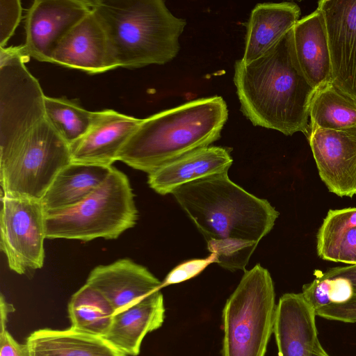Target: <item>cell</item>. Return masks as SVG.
I'll use <instances>...</instances> for the list:
<instances>
[{"label":"cell","instance_id":"cell-1","mask_svg":"<svg viewBox=\"0 0 356 356\" xmlns=\"http://www.w3.org/2000/svg\"><path fill=\"white\" fill-rule=\"evenodd\" d=\"M172 194L204 236L215 263L229 270H245L279 216L269 202L233 182L227 172L187 183Z\"/></svg>","mask_w":356,"mask_h":356},{"label":"cell","instance_id":"cell-2","mask_svg":"<svg viewBox=\"0 0 356 356\" xmlns=\"http://www.w3.org/2000/svg\"><path fill=\"white\" fill-rule=\"evenodd\" d=\"M234 83L243 114L254 126L286 136L309 134L315 89L295 56L292 29L259 58L234 64Z\"/></svg>","mask_w":356,"mask_h":356},{"label":"cell","instance_id":"cell-3","mask_svg":"<svg viewBox=\"0 0 356 356\" xmlns=\"http://www.w3.org/2000/svg\"><path fill=\"white\" fill-rule=\"evenodd\" d=\"M228 110L220 96L201 98L142 119L118 161L150 174L220 137Z\"/></svg>","mask_w":356,"mask_h":356},{"label":"cell","instance_id":"cell-4","mask_svg":"<svg viewBox=\"0 0 356 356\" xmlns=\"http://www.w3.org/2000/svg\"><path fill=\"white\" fill-rule=\"evenodd\" d=\"M107 39L114 68L163 65L177 55L186 21L162 0H88Z\"/></svg>","mask_w":356,"mask_h":356},{"label":"cell","instance_id":"cell-5","mask_svg":"<svg viewBox=\"0 0 356 356\" xmlns=\"http://www.w3.org/2000/svg\"><path fill=\"white\" fill-rule=\"evenodd\" d=\"M138 212L127 176L113 166L104 181L76 205L46 213L49 239H116L136 224Z\"/></svg>","mask_w":356,"mask_h":356},{"label":"cell","instance_id":"cell-6","mask_svg":"<svg viewBox=\"0 0 356 356\" xmlns=\"http://www.w3.org/2000/svg\"><path fill=\"white\" fill-rule=\"evenodd\" d=\"M276 308L268 270L258 264L245 270L222 311V356H265Z\"/></svg>","mask_w":356,"mask_h":356},{"label":"cell","instance_id":"cell-7","mask_svg":"<svg viewBox=\"0 0 356 356\" xmlns=\"http://www.w3.org/2000/svg\"><path fill=\"white\" fill-rule=\"evenodd\" d=\"M70 163V145L44 118L22 143L0 156L3 195L40 200L58 172Z\"/></svg>","mask_w":356,"mask_h":356},{"label":"cell","instance_id":"cell-8","mask_svg":"<svg viewBox=\"0 0 356 356\" xmlns=\"http://www.w3.org/2000/svg\"><path fill=\"white\" fill-rule=\"evenodd\" d=\"M23 45L0 47V156L22 143L45 118L38 81L25 65Z\"/></svg>","mask_w":356,"mask_h":356},{"label":"cell","instance_id":"cell-9","mask_svg":"<svg viewBox=\"0 0 356 356\" xmlns=\"http://www.w3.org/2000/svg\"><path fill=\"white\" fill-rule=\"evenodd\" d=\"M45 218L39 200L1 197L0 245L11 270L23 275L43 266Z\"/></svg>","mask_w":356,"mask_h":356},{"label":"cell","instance_id":"cell-10","mask_svg":"<svg viewBox=\"0 0 356 356\" xmlns=\"http://www.w3.org/2000/svg\"><path fill=\"white\" fill-rule=\"evenodd\" d=\"M90 11L88 0H35L25 19L27 56L51 63L60 42Z\"/></svg>","mask_w":356,"mask_h":356},{"label":"cell","instance_id":"cell-11","mask_svg":"<svg viewBox=\"0 0 356 356\" xmlns=\"http://www.w3.org/2000/svg\"><path fill=\"white\" fill-rule=\"evenodd\" d=\"M321 180L339 197L356 195V127L318 129L307 136Z\"/></svg>","mask_w":356,"mask_h":356},{"label":"cell","instance_id":"cell-12","mask_svg":"<svg viewBox=\"0 0 356 356\" xmlns=\"http://www.w3.org/2000/svg\"><path fill=\"white\" fill-rule=\"evenodd\" d=\"M327 32L332 81L356 99V0H321Z\"/></svg>","mask_w":356,"mask_h":356},{"label":"cell","instance_id":"cell-13","mask_svg":"<svg viewBox=\"0 0 356 356\" xmlns=\"http://www.w3.org/2000/svg\"><path fill=\"white\" fill-rule=\"evenodd\" d=\"M141 121L113 109L95 111L88 131L70 145L71 162L112 166Z\"/></svg>","mask_w":356,"mask_h":356},{"label":"cell","instance_id":"cell-14","mask_svg":"<svg viewBox=\"0 0 356 356\" xmlns=\"http://www.w3.org/2000/svg\"><path fill=\"white\" fill-rule=\"evenodd\" d=\"M86 283L100 292L115 313L160 290L162 284L147 268L128 258L95 267Z\"/></svg>","mask_w":356,"mask_h":356},{"label":"cell","instance_id":"cell-15","mask_svg":"<svg viewBox=\"0 0 356 356\" xmlns=\"http://www.w3.org/2000/svg\"><path fill=\"white\" fill-rule=\"evenodd\" d=\"M51 63L89 74L114 69L106 34L92 11L60 42L52 56Z\"/></svg>","mask_w":356,"mask_h":356},{"label":"cell","instance_id":"cell-16","mask_svg":"<svg viewBox=\"0 0 356 356\" xmlns=\"http://www.w3.org/2000/svg\"><path fill=\"white\" fill-rule=\"evenodd\" d=\"M315 309L301 293H285L277 305L273 327L278 356H312L320 341Z\"/></svg>","mask_w":356,"mask_h":356},{"label":"cell","instance_id":"cell-17","mask_svg":"<svg viewBox=\"0 0 356 356\" xmlns=\"http://www.w3.org/2000/svg\"><path fill=\"white\" fill-rule=\"evenodd\" d=\"M233 160L227 148L208 146L192 152L148 174L147 184L160 195L187 183L228 172Z\"/></svg>","mask_w":356,"mask_h":356},{"label":"cell","instance_id":"cell-18","mask_svg":"<svg viewBox=\"0 0 356 356\" xmlns=\"http://www.w3.org/2000/svg\"><path fill=\"white\" fill-rule=\"evenodd\" d=\"M293 47L297 62L312 87L317 88L332 81L330 53L321 11L299 19L292 28Z\"/></svg>","mask_w":356,"mask_h":356},{"label":"cell","instance_id":"cell-19","mask_svg":"<svg viewBox=\"0 0 356 356\" xmlns=\"http://www.w3.org/2000/svg\"><path fill=\"white\" fill-rule=\"evenodd\" d=\"M164 318L163 296L157 290L115 313L103 338L126 355L137 356L145 335L159 328Z\"/></svg>","mask_w":356,"mask_h":356},{"label":"cell","instance_id":"cell-20","mask_svg":"<svg viewBox=\"0 0 356 356\" xmlns=\"http://www.w3.org/2000/svg\"><path fill=\"white\" fill-rule=\"evenodd\" d=\"M294 2L257 4L246 23L244 63L254 60L273 47L300 19Z\"/></svg>","mask_w":356,"mask_h":356},{"label":"cell","instance_id":"cell-21","mask_svg":"<svg viewBox=\"0 0 356 356\" xmlns=\"http://www.w3.org/2000/svg\"><path fill=\"white\" fill-rule=\"evenodd\" d=\"M112 168L74 162L65 165L40 200L45 213L60 211L83 201L104 181Z\"/></svg>","mask_w":356,"mask_h":356},{"label":"cell","instance_id":"cell-22","mask_svg":"<svg viewBox=\"0 0 356 356\" xmlns=\"http://www.w3.org/2000/svg\"><path fill=\"white\" fill-rule=\"evenodd\" d=\"M25 344L29 356H127L103 337L71 327L35 330Z\"/></svg>","mask_w":356,"mask_h":356},{"label":"cell","instance_id":"cell-23","mask_svg":"<svg viewBox=\"0 0 356 356\" xmlns=\"http://www.w3.org/2000/svg\"><path fill=\"white\" fill-rule=\"evenodd\" d=\"M316 238L322 259L356 264V207L329 210Z\"/></svg>","mask_w":356,"mask_h":356},{"label":"cell","instance_id":"cell-24","mask_svg":"<svg viewBox=\"0 0 356 356\" xmlns=\"http://www.w3.org/2000/svg\"><path fill=\"white\" fill-rule=\"evenodd\" d=\"M309 132L356 127V99L332 81L317 88L309 107ZM308 135V134H307Z\"/></svg>","mask_w":356,"mask_h":356},{"label":"cell","instance_id":"cell-25","mask_svg":"<svg viewBox=\"0 0 356 356\" xmlns=\"http://www.w3.org/2000/svg\"><path fill=\"white\" fill-rule=\"evenodd\" d=\"M67 309L72 329L101 337L108 332L115 314L105 297L86 283L72 296Z\"/></svg>","mask_w":356,"mask_h":356},{"label":"cell","instance_id":"cell-26","mask_svg":"<svg viewBox=\"0 0 356 356\" xmlns=\"http://www.w3.org/2000/svg\"><path fill=\"white\" fill-rule=\"evenodd\" d=\"M302 293L315 310L355 300L356 264L335 267L317 274L312 282L303 286Z\"/></svg>","mask_w":356,"mask_h":356},{"label":"cell","instance_id":"cell-27","mask_svg":"<svg viewBox=\"0 0 356 356\" xmlns=\"http://www.w3.org/2000/svg\"><path fill=\"white\" fill-rule=\"evenodd\" d=\"M45 118L70 145L89 129L94 112L88 111L76 102L65 97L44 98Z\"/></svg>","mask_w":356,"mask_h":356},{"label":"cell","instance_id":"cell-28","mask_svg":"<svg viewBox=\"0 0 356 356\" xmlns=\"http://www.w3.org/2000/svg\"><path fill=\"white\" fill-rule=\"evenodd\" d=\"M22 14L19 0H0V47H6L21 21Z\"/></svg>","mask_w":356,"mask_h":356},{"label":"cell","instance_id":"cell-29","mask_svg":"<svg viewBox=\"0 0 356 356\" xmlns=\"http://www.w3.org/2000/svg\"><path fill=\"white\" fill-rule=\"evenodd\" d=\"M214 262L211 254L206 259H195L182 263L172 270L161 284V288L189 280L202 272L209 264Z\"/></svg>","mask_w":356,"mask_h":356},{"label":"cell","instance_id":"cell-30","mask_svg":"<svg viewBox=\"0 0 356 356\" xmlns=\"http://www.w3.org/2000/svg\"><path fill=\"white\" fill-rule=\"evenodd\" d=\"M316 316L344 323H356V299L341 305H328L317 309Z\"/></svg>","mask_w":356,"mask_h":356},{"label":"cell","instance_id":"cell-31","mask_svg":"<svg viewBox=\"0 0 356 356\" xmlns=\"http://www.w3.org/2000/svg\"><path fill=\"white\" fill-rule=\"evenodd\" d=\"M0 356H29L26 344L17 341L7 329L0 330Z\"/></svg>","mask_w":356,"mask_h":356},{"label":"cell","instance_id":"cell-32","mask_svg":"<svg viewBox=\"0 0 356 356\" xmlns=\"http://www.w3.org/2000/svg\"><path fill=\"white\" fill-rule=\"evenodd\" d=\"M13 306L8 303L4 298L3 294L0 298V330L6 329L8 314L14 312Z\"/></svg>","mask_w":356,"mask_h":356},{"label":"cell","instance_id":"cell-33","mask_svg":"<svg viewBox=\"0 0 356 356\" xmlns=\"http://www.w3.org/2000/svg\"><path fill=\"white\" fill-rule=\"evenodd\" d=\"M312 356H330V355L325 352V350L321 346V343L319 342L314 347V348L312 353Z\"/></svg>","mask_w":356,"mask_h":356}]
</instances>
